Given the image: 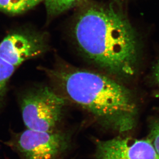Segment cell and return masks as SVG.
<instances>
[{"label": "cell", "mask_w": 159, "mask_h": 159, "mask_svg": "<svg viewBox=\"0 0 159 159\" xmlns=\"http://www.w3.org/2000/svg\"><path fill=\"white\" fill-rule=\"evenodd\" d=\"M72 35L80 53L106 75L126 81L138 72L139 39L127 17L114 7L85 8L74 23Z\"/></svg>", "instance_id": "obj_1"}, {"label": "cell", "mask_w": 159, "mask_h": 159, "mask_svg": "<svg viewBox=\"0 0 159 159\" xmlns=\"http://www.w3.org/2000/svg\"><path fill=\"white\" fill-rule=\"evenodd\" d=\"M47 73L64 98L87 111L103 128L127 135L136 127L139 110L136 97L117 80L69 66Z\"/></svg>", "instance_id": "obj_2"}, {"label": "cell", "mask_w": 159, "mask_h": 159, "mask_svg": "<svg viewBox=\"0 0 159 159\" xmlns=\"http://www.w3.org/2000/svg\"><path fill=\"white\" fill-rule=\"evenodd\" d=\"M65 106L64 97L48 86L39 87L22 99L23 122L30 130L54 131L61 122Z\"/></svg>", "instance_id": "obj_3"}, {"label": "cell", "mask_w": 159, "mask_h": 159, "mask_svg": "<svg viewBox=\"0 0 159 159\" xmlns=\"http://www.w3.org/2000/svg\"><path fill=\"white\" fill-rule=\"evenodd\" d=\"M10 145L21 159H63L71 146V138L59 130L43 132L27 129Z\"/></svg>", "instance_id": "obj_4"}, {"label": "cell", "mask_w": 159, "mask_h": 159, "mask_svg": "<svg viewBox=\"0 0 159 159\" xmlns=\"http://www.w3.org/2000/svg\"><path fill=\"white\" fill-rule=\"evenodd\" d=\"M95 159H159L152 142L120 135L95 141Z\"/></svg>", "instance_id": "obj_5"}, {"label": "cell", "mask_w": 159, "mask_h": 159, "mask_svg": "<svg viewBox=\"0 0 159 159\" xmlns=\"http://www.w3.org/2000/svg\"><path fill=\"white\" fill-rule=\"evenodd\" d=\"M47 48V43L42 36L11 34L0 43V58L16 67L26 60L41 55Z\"/></svg>", "instance_id": "obj_6"}, {"label": "cell", "mask_w": 159, "mask_h": 159, "mask_svg": "<svg viewBox=\"0 0 159 159\" xmlns=\"http://www.w3.org/2000/svg\"><path fill=\"white\" fill-rule=\"evenodd\" d=\"M43 0H0V9L11 14H21L32 9Z\"/></svg>", "instance_id": "obj_7"}, {"label": "cell", "mask_w": 159, "mask_h": 159, "mask_svg": "<svg viewBox=\"0 0 159 159\" xmlns=\"http://www.w3.org/2000/svg\"><path fill=\"white\" fill-rule=\"evenodd\" d=\"M48 14L52 16L58 15L77 6L82 0H43Z\"/></svg>", "instance_id": "obj_8"}, {"label": "cell", "mask_w": 159, "mask_h": 159, "mask_svg": "<svg viewBox=\"0 0 159 159\" xmlns=\"http://www.w3.org/2000/svg\"><path fill=\"white\" fill-rule=\"evenodd\" d=\"M16 67L0 58V102L3 99L8 81L12 75Z\"/></svg>", "instance_id": "obj_9"}, {"label": "cell", "mask_w": 159, "mask_h": 159, "mask_svg": "<svg viewBox=\"0 0 159 159\" xmlns=\"http://www.w3.org/2000/svg\"><path fill=\"white\" fill-rule=\"evenodd\" d=\"M147 138L152 142L159 157V117L150 122Z\"/></svg>", "instance_id": "obj_10"}, {"label": "cell", "mask_w": 159, "mask_h": 159, "mask_svg": "<svg viewBox=\"0 0 159 159\" xmlns=\"http://www.w3.org/2000/svg\"><path fill=\"white\" fill-rule=\"evenodd\" d=\"M151 77L152 82L158 89L155 96L159 98V58L152 67Z\"/></svg>", "instance_id": "obj_11"}]
</instances>
